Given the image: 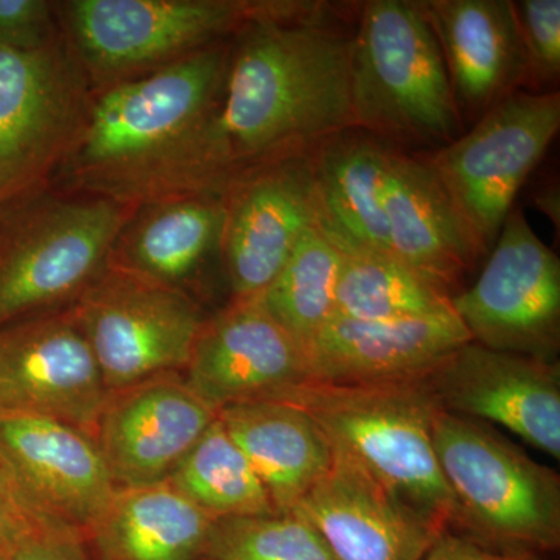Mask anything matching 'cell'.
I'll return each instance as SVG.
<instances>
[{"mask_svg": "<svg viewBox=\"0 0 560 560\" xmlns=\"http://www.w3.org/2000/svg\"><path fill=\"white\" fill-rule=\"evenodd\" d=\"M337 10L327 2L279 0L232 36L208 131L213 195L353 128V28L337 20Z\"/></svg>", "mask_w": 560, "mask_h": 560, "instance_id": "cell-1", "label": "cell"}, {"mask_svg": "<svg viewBox=\"0 0 560 560\" xmlns=\"http://www.w3.org/2000/svg\"><path fill=\"white\" fill-rule=\"evenodd\" d=\"M231 39L135 79L92 88L79 136L51 187L131 208L213 195L208 131Z\"/></svg>", "mask_w": 560, "mask_h": 560, "instance_id": "cell-2", "label": "cell"}, {"mask_svg": "<svg viewBox=\"0 0 560 560\" xmlns=\"http://www.w3.org/2000/svg\"><path fill=\"white\" fill-rule=\"evenodd\" d=\"M349 86L352 127L390 147L433 151L466 131L440 44L418 0L361 3Z\"/></svg>", "mask_w": 560, "mask_h": 560, "instance_id": "cell-3", "label": "cell"}, {"mask_svg": "<svg viewBox=\"0 0 560 560\" xmlns=\"http://www.w3.org/2000/svg\"><path fill=\"white\" fill-rule=\"evenodd\" d=\"M283 401L311 412L331 447L359 463L394 497L445 528L459 529L458 503L433 445V418L440 407L422 381L308 382Z\"/></svg>", "mask_w": 560, "mask_h": 560, "instance_id": "cell-4", "label": "cell"}, {"mask_svg": "<svg viewBox=\"0 0 560 560\" xmlns=\"http://www.w3.org/2000/svg\"><path fill=\"white\" fill-rule=\"evenodd\" d=\"M131 206L50 189L0 212V329L73 304L108 267Z\"/></svg>", "mask_w": 560, "mask_h": 560, "instance_id": "cell-5", "label": "cell"}, {"mask_svg": "<svg viewBox=\"0 0 560 560\" xmlns=\"http://www.w3.org/2000/svg\"><path fill=\"white\" fill-rule=\"evenodd\" d=\"M433 445L459 508V529L495 550L560 547V478L489 423L438 410Z\"/></svg>", "mask_w": 560, "mask_h": 560, "instance_id": "cell-6", "label": "cell"}, {"mask_svg": "<svg viewBox=\"0 0 560 560\" xmlns=\"http://www.w3.org/2000/svg\"><path fill=\"white\" fill-rule=\"evenodd\" d=\"M279 0H70L65 39L92 88L164 68L231 39Z\"/></svg>", "mask_w": 560, "mask_h": 560, "instance_id": "cell-7", "label": "cell"}, {"mask_svg": "<svg viewBox=\"0 0 560 560\" xmlns=\"http://www.w3.org/2000/svg\"><path fill=\"white\" fill-rule=\"evenodd\" d=\"M560 128L559 92L518 91L442 149L420 153L478 254L488 256Z\"/></svg>", "mask_w": 560, "mask_h": 560, "instance_id": "cell-8", "label": "cell"}, {"mask_svg": "<svg viewBox=\"0 0 560 560\" xmlns=\"http://www.w3.org/2000/svg\"><path fill=\"white\" fill-rule=\"evenodd\" d=\"M91 91L62 35L40 49H0V212L50 189Z\"/></svg>", "mask_w": 560, "mask_h": 560, "instance_id": "cell-9", "label": "cell"}, {"mask_svg": "<svg viewBox=\"0 0 560 560\" xmlns=\"http://www.w3.org/2000/svg\"><path fill=\"white\" fill-rule=\"evenodd\" d=\"M109 393L180 372L206 316L187 291L106 267L70 305Z\"/></svg>", "mask_w": 560, "mask_h": 560, "instance_id": "cell-10", "label": "cell"}, {"mask_svg": "<svg viewBox=\"0 0 560 560\" xmlns=\"http://www.w3.org/2000/svg\"><path fill=\"white\" fill-rule=\"evenodd\" d=\"M471 341L500 352L558 361L560 261L512 209L477 282L452 296Z\"/></svg>", "mask_w": 560, "mask_h": 560, "instance_id": "cell-11", "label": "cell"}, {"mask_svg": "<svg viewBox=\"0 0 560 560\" xmlns=\"http://www.w3.org/2000/svg\"><path fill=\"white\" fill-rule=\"evenodd\" d=\"M108 396L72 308L0 329V418L58 420L95 438Z\"/></svg>", "mask_w": 560, "mask_h": 560, "instance_id": "cell-12", "label": "cell"}, {"mask_svg": "<svg viewBox=\"0 0 560 560\" xmlns=\"http://www.w3.org/2000/svg\"><path fill=\"white\" fill-rule=\"evenodd\" d=\"M440 410L511 431L560 458L559 361L469 341L422 381Z\"/></svg>", "mask_w": 560, "mask_h": 560, "instance_id": "cell-13", "label": "cell"}, {"mask_svg": "<svg viewBox=\"0 0 560 560\" xmlns=\"http://www.w3.org/2000/svg\"><path fill=\"white\" fill-rule=\"evenodd\" d=\"M312 153L250 173L221 195L220 260L231 300L260 296L302 235L320 224Z\"/></svg>", "mask_w": 560, "mask_h": 560, "instance_id": "cell-14", "label": "cell"}, {"mask_svg": "<svg viewBox=\"0 0 560 560\" xmlns=\"http://www.w3.org/2000/svg\"><path fill=\"white\" fill-rule=\"evenodd\" d=\"M183 377L215 412L248 401L285 400L312 382L305 349L257 298L231 300L206 318Z\"/></svg>", "mask_w": 560, "mask_h": 560, "instance_id": "cell-15", "label": "cell"}, {"mask_svg": "<svg viewBox=\"0 0 560 560\" xmlns=\"http://www.w3.org/2000/svg\"><path fill=\"white\" fill-rule=\"evenodd\" d=\"M215 419L172 372L109 393L95 441L116 488H140L171 480Z\"/></svg>", "mask_w": 560, "mask_h": 560, "instance_id": "cell-16", "label": "cell"}, {"mask_svg": "<svg viewBox=\"0 0 560 560\" xmlns=\"http://www.w3.org/2000/svg\"><path fill=\"white\" fill-rule=\"evenodd\" d=\"M337 560H422L445 526L394 497L334 448V463L293 511Z\"/></svg>", "mask_w": 560, "mask_h": 560, "instance_id": "cell-17", "label": "cell"}, {"mask_svg": "<svg viewBox=\"0 0 560 560\" xmlns=\"http://www.w3.org/2000/svg\"><path fill=\"white\" fill-rule=\"evenodd\" d=\"M471 341L455 313L396 320L334 318L305 346L312 382H420Z\"/></svg>", "mask_w": 560, "mask_h": 560, "instance_id": "cell-18", "label": "cell"}, {"mask_svg": "<svg viewBox=\"0 0 560 560\" xmlns=\"http://www.w3.org/2000/svg\"><path fill=\"white\" fill-rule=\"evenodd\" d=\"M0 452L36 506L84 536L116 492L95 438L68 423L0 418Z\"/></svg>", "mask_w": 560, "mask_h": 560, "instance_id": "cell-19", "label": "cell"}, {"mask_svg": "<svg viewBox=\"0 0 560 560\" xmlns=\"http://www.w3.org/2000/svg\"><path fill=\"white\" fill-rule=\"evenodd\" d=\"M436 36L464 128L529 86L514 2L418 0Z\"/></svg>", "mask_w": 560, "mask_h": 560, "instance_id": "cell-20", "label": "cell"}, {"mask_svg": "<svg viewBox=\"0 0 560 560\" xmlns=\"http://www.w3.org/2000/svg\"><path fill=\"white\" fill-rule=\"evenodd\" d=\"M383 208L390 256L451 296L459 293L481 256L419 154L390 150Z\"/></svg>", "mask_w": 560, "mask_h": 560, "instance_id": "cell-21", "label": "cell"}, {"mask_svg": "<svg viewBox=\"0 0 560 560\" xmlns=\"http://www.w3.org/2000/svg\"><path fill=\"white\" fill-rule=\"evenodd\" d=\"M223 197L178 195L138 206L110 246L108 267L187 291L213 256L220 259Z\"/></svg>", "mask_w": 560, "mask_h": 560, "instance_id": "cell-22", "label": "cell"}, {"mask_svg": "<svg viewBox=\"0 0 560 560\" xmlns=\"http://www.w3.org/2000/svg\"><path fill=\"white\" fill-rule=\"evenodd\" d=\"M267 489L276 512H291L329 471L334 447L311 412L283 400L230 405L217 412Z\"/></svg>", "mask_w": 560, "mask_h": 560, "instance_id": "cell-23", "label": "cell"}, {"mask_svg": "<svg viewBox=\"0 0 560 560\" xmlns=\"http://www.w3.org/2000/svg\"><path fill=\"white\" fill-rule=\"evenodd\" d=\"M393 149L370 132L348 128L313 150L320 228L341 249L389 254L383 187Z\"/></svg>", "mask_w": 560, "mask_h": 560, "instance_id": "cell-24", "label": "cell"}, {"mask_svg": "<svg viewBox=\"0 0 560 560\" xmlns=\"http://www.w3.org/2000/svg\"><path fill=\"white\" fill-rule=\"evenodd\" d=\"M213 522L171 481L117 488L86 541L92 560H201Z\"/></svg>", "mask_w": 560, "mask_h": 560, "instance_id": "cell-25", "label": "cell"}, {"mask_svg": "<svg viewBox=\"0 0 560 560\" xmlns=\"http://www.w3.org/2000/svg\"><path fill=\"white\" fill-rule=\"evenodd\" d=\"M452 296L389 254L342 249L335 316L396 320L447 315Z\"/></svg>", "mask_w": 560, "mask_h": 560, "instance_id": "cell-26", "label": "cell"}, {"mask_svg": "<svg viewBox=\"0 0 560 560\" xmlns=\"http://www.w3.org/2000/svg\"><path fill=\"white\" fill-rule=\"evenodd\" d=\"M341 264V246L315 224L302 235L278 278L257 296L304 349L335 316Z\"/></svg>", "mask_w": 560, "mask_h": 560, "instance_id": "cell-27", "label": "cell"}, {"mask_svg": "<svg viewBox=\"0 0 560 560\" xmlns=\"http://www.w3.org/2000/svg\"><path fill=\"white\" fill-rule=\"evenodd\" d=\"M168 481L213 521L276 512L256 470L219 418Z\"/></svg>", "mask_w": 560, "mask_h": 560, "instance_id": "cell-28", "label": "cell"}, {"mask_svg": "<svg viewBox=\"0 0 560 560\" xmlns=\"http://www.w3.org/2000/svg\"><path fill=\"white\" fill-rule=\"evenodd\" d=\"M210 560H337L318 530L296 512L228 517L213 522Z\"/></svg>", "mask_w": 560, "mask_h": 560, "instance_id": "cell-29", "label": "cell"}, {"mask_svg": "<svg viewBox=\"0 0 560 560\" xmlns=\"http://www.w3.org/2000/svg\"><path fill=\"white\" fill-rule=\"evenodd\" d=\"M514 10L528 61L529 86L541 92L559 81L560 0H521L514 2Z\"/></svg>", "mask_w": 560, "mask_h": 560, "instance_id": "cell-30", "label": "cell"}, {"mask_svg": "<svg viewBox=\"0 0 560 560\" xmlns=\"http://www.w3.org/2000/svg\"><path fill=\"white\" fill-rule=\"evenodd\" d=\"M61 528L69 526L55 522L36 506L0 452V551L10 556L28 541Z\"/></svg>", "mask_w": 560, "mask_h": 560, "instance_id": "cell-31", "label": "cell"}, {"mask_svg": "<svg viewBox=\"0 0 560 560\" xmlns=\"http://www.w3.org/2000/svg\"><path fill=\"white\" fill-rule=\"evenodd\" d=\"M58 36L54 3L0 0V49H40Z\"/></svg>", "mask_w": 560, "mask_h": 560, "instance_id": "cell-32", "label": "cell"}, {"mask_svg": "<svg viewBox=\"0 0 560 560\" xmlns=\"http://www.w3.org/2000/svg\"><path fill=\"white\" fill-rule=\"evenodd\" d=\"M5 560H92L86 536L61 528L28 541Z\"/></svg>", "mask_w": 560, "mask_h": 560, "instance_id": "cell-33", "label": "cell"}, {"mask_svg": "<svg viewBox=\"0 0 560 560\" xmlns=\"http://www.w3.org/2000/svg\"><path fill=\"white\" fill-rule=\"evenodd\" d=\"M422 560H545L530 552L495 550L464 534L445 529L431 545Z\"/></svg>", "mask_w": 560, "mask_h": 560, "instance_id": "cell-34", "label": "cell"}, {"mask_svg": "<svg viewBox=\"0 0 560 560\" xmlns=\"http://www.w3.org/2000/svg\"><path fill=\"white\" fill-rule=\"evenodd\" d=\"M7 559V555H3L2 551H0V560H5Z\"/></svg>", "mask_w": 560, "mask_h": 560, "instance_id": "cell-35", "label": "cell"}, {"mask_svg": "<svg viewBox=\"0 0 560 560\" xmlns=\"http://www.w3.org/2000/svg\"><path fill=\"white\" fill-rule=\"evenodd\" d=\"M201 560H210V559H208V558H202Z\"/></svg>", "mask_w": 560, "mask_h": 560, "instance_id": "cell-36", "label": "cell"}]
</instances>
